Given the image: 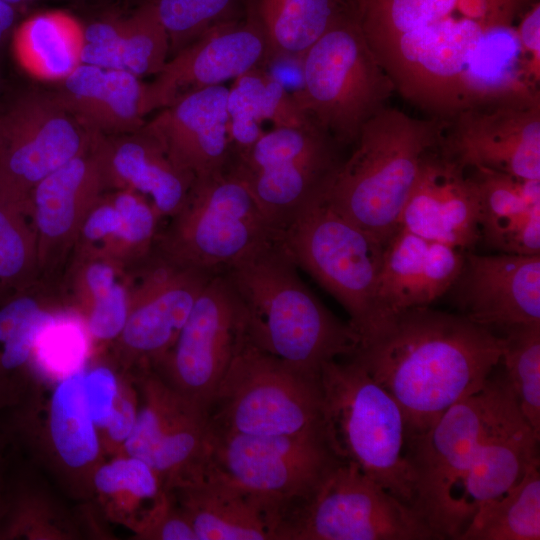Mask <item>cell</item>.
<instances>
[{"label": "cell", "mask_w": 540, "mask_h": 540, "mask_svg": "<svg viewBox=\"0 0 540 540\" xmlns=\"http://www.w3.org/2000/svg\"><path fill=\"white\" fill-rule=\"evenodd\" d=\"M319 377L247 342L210 406L211 429L257 436L322 431Z\"/></svg>", "instance_id": "cell-7"}, {"label": "cell", "mask_w": 540, "mask_h": 540, "mask_svg": "<svg viewBox=\"0 0 540 540\" xmlns=\"http://www.w3.org/2000/svg\"><path fill=\"white\" fill-rule=\"evenodd\" d=\"M439 144L422 157L418 174L401 211L398 228L462 252L482 238L477 184Z\"/></svg>", "instance_id": "cell-19"}, {"label": "cell", "mask_w": 540, "mask_h": 540, "mask_svg": "<svg viewBox=\"0 0 540 540\" xmlns=\"http://www.w3.org/2000/svg\"><path fill=\"white\" fill-rule=\"evenodd\" d=\"M138 406L139 396L132 376L130 374L119 376V389L113 413L107 424L98 431L104 457L121 454L135 426Z\"/></svg>", "instance_id": "cell-43"}, {"label": "cell", "mask_w": 540, "mask_h": 540, "mask_svg": "<svg viewBox=\"0 0 540 540\" xmlns=\"http://www.w3.org/2000/svg\"><path fill=\"white\" fill-rule=\"evenodd\" d=\"M130 375L139 406L121 454L144 461L171 491L209 457V412L174 390L150 367Z\"/></svg>", "instance_id": "cell-16"}, {"label": "cell", "mask_w": 540, "mask_h": 540, "mask_svg": "<svg viewBox=\"0 0 540 540\" xmlns=\"http://www.w3.org/2000/svg\"><path fill=\"white\" fill-rule=\"evenodd\" d=\"M223 274L242 302L251 345L313 376L356 350L355 330L310 291L278 239Z\"/></svg>", "instance_id": "cell-2"}, {"label": "cell", "mask_w": 540, "mask_h": 540, "mask_svg": "<svg viewBox=\"0 0 540 540\" xmlns=\"http://www.w3.org/2000/svg\"><path fill=\"white\" fill-rule=\"evenodd\" d=\"M1 288H3V286H2L1 283H0V289H1Z\"/></svg>", "instance_id": "cell-52"}, {"label": "cell", "mask_w": 540, "mask_h": 540, "mask_svg": "<svg viewBox=\"0 0 540 540\" xmlns=\"http://www.w3.org/2000/svg\"><path fill=\"white\" fill-rule=\"evenodd\" d=\"M83 367L57 378L45 404L44 420L16 414V429L38 436L58 473L76 491L90 493L91 477L105 459L100 436L82 389Z\"/></svg>", "instance_id": "cell-23"}, {"label": "cell", "mask_w": 540, "mask_h": 540, "mask_svg": "<svg viewBox=\"0 0 540 540\" xmlns=\"http://www.w3.org/2000/svg\"><path fill=\"white\" fill-rule=\"evenodd\" d=\"M267 57L265 37L249 17L244 15L222 23L174 54L146 84L147 114L185 94L223 85L227 80L263 67Z\"/></svg>", "instance_id": "cell-18"}, {"label": "cell", "mask_w": 540, "mask_h": 540, "mask_svg": "<svg viewBox=\"0 0 540 540\" xmlns=\"http://www.w3.org/2000/svg\"><path fill=\"white\" fill-rule=\"evenodd\" d=\"M353 9V0H245V15L265 37L267 60L277 55H304Z\"/></svg>", "instance_id": "cell-34"}, {"label": "cell", "mask_w": 540, "mask_h": 540, "mask_svg": "<svg viewBox=\"0 0 540 540\" xmlns=\"http://www.w3.org/2000/svg\"><path fill=\"white\" fill-rule=\"evenodd\" d=\"M465 253L397 228L384 246L369 327L385 316L429 306L452 289Z\"/></svg>", "instance_id": "cell-21"}, {"label": "cell", "mask_w": 540, "mask_h": 540, "mask_svg": "<svg viewBox=\"0 0 540 540\" xmlns=\"http://www.w3.org/2000/svg\"><path fill=\"white\" fill-rule=\"evenodd\" d=\"M540 434L523 416L510 393L467 472L453 512L451 539H457L483 504L515 485L539 457Z\"/></svg>", "instance_id": "cell-24"}, {"label": "cell", "mask_w": 540, "mask_h": 540, "mask_svg": "<svg viewBox=\"0 0 540 540\" xmlns=\"http://www.w3.org/2000/svg\"><path fill=\"white\" fill-rule=\"evenodd\" d=\"M525 77L536 88L540 80V3L535 1L523 13L516 29Z\"/></svg>", "instance_id": "cell-45"}, {"label": "cell", "mask_w": 540, "mask_h": 540, "mask_svg": "<svg viewBox=\"0 0 540 540\" xmlns=\"http://www.w3.org/2000/svg\"><path fill=\"white\" fill-rule=\"evenodd\" d=\"M107 186L145 197L160 218H170L183 205L195 179L180 169L160 143L142 128L96 140Z\"/></svg>", "instance_id": "cell-27"}, {"label": "cell", "mask_w": 540, "mask_h": 540, "mask_svg": "<svg viewBox=\"0 0 540 540\" xmlns=\"http://www.w3.org/2000/svg\"><path fill=\"white\" fill-rule=\"evenodd\" d=\"M165 28L173 56L208 30L245 15V0H142Z\"/></svg>", "instance_id": "cell-40"}, {"label": "cell", "mask_w": 540, "mask_h": 540, "mask_svg": "<svg viewBox=\"0 0 540 540\" xmlns=\"http://www.w3.org/2000/svg\"><path fill=\"white\" fill-rule=\"evenodd\" d=\"M35 0H28L29 4L33 3Z\"/></svg>", "instance_id": "cell-51"}, {"label": "cell", "mask_w": 540, "mask_h": 540, "mask_svg": "<svg viewBox=\"0 0 540 540\" xmlns=\"http://www.w3.org/2000/svg\"><path fill=\"white\" fill-rule=\"evenodd\" d=\"M504 331L500 360L505 366L503 376L523 416L540 434V322L518 324Z\"/></svg>", "instance_id": "cell-39"}, {"label": "cell", "mask_w": 540, "mask_h": 540, "mask_svg": "<svg viewBox=\"0 0 540 540\" xmlns=\"http://www.w3.org/2000/svg\"><path fill=\"white\" fill-rule=\"evenodd\" d=\"M80 536L76 520L46 488L28 479L5 487L0 540H75Z\"/></svg>", "instance_id": "cell-37"}, {"label": "cell", "mask_w": 540, "mask_h": 540, "mask_svg": "<svg viewBox=\"0 0 540 540\" xmlns=\"http://www.w3.org/2000/svg\"><path fill=\"white\" fill-rule=\"evenodd\" d=\"M130 294L117 281L87 300L85 324L91 338L99 342L117 340L129 311Z\"/></svg>", "instance_id": "cell-42"}, {"label": "cell", "mask_w": 540, "mask_h": 540, "mask_svg": "<svg viewBox=\"0 0 540 540\" xmlns=\"http://www.w3.org/2000/svg\"><path fill=\"white\" fill-rule=\"evenodd\" d=\"M28 216L25 207L0 197V283L18 291L39 266L36 233Z\"/></svg>", "instance_id": "cell-41"}, {"label": "cell", "mask_w": 540, "mask_h": 540, "mask_svg": "<svg viewBox=\"0 0 540 540\" xmlns=\"http://www.w3.org/2000/svg\"><path fill=\"white\" fill-rule=\"evenodd\" d=\"M440 149L465 168L540 180V95L519 89L468 105L450 118Z\"/></svg>", "instance_id": "cell-15"}, {"label": "cell", "mask_w": 540, "mask_h": 540, "mask_svg": "<svg viewBox=\"0 0 540 540\" xmlns=\"http://www.w3.org/2000/svg\"><path fill=\"white\" fill-rule=\"evenodd\" d=\"M339 148L317 125L276 127L264 132L246 151L233 154L229 167L279 236L323 197L342 162Z\"/></svg>", "instance_id": "cell-11"}, {"label": "cell", "mask_w": 540, "mask_h": 540, "mask_svg": "<svg viewBox=\"0 0 540 540\" xmlns=\"http://www.w3.org/2000/svg\"><path fill=\"white\" fill-rule=\"evenodd\" d=\"M540 461L533 459L521 479L482 506L457 540H539Z\"/></svg>", "instance_id": "cell-36"}, {"label": "cell", "mask_w": 540, "mask_h": 540, "mask_svg": "<svg viewBox=\"0 0 540 540\" xmlns=\"http://www.w3.org/2000/svg\"><path fill=\"white\" fill-rule=\"evenodd\" d=\"M319 378L322 432L334 457L413 506L406 421L397 401L350 357L324 363Z\"/></svg>", "instance_id": "cell-4"}, {"label": "cell", "mask_w": 540, "mask_h": 540, "mask_svg": "<svg viewBox=\"0 0 540 540\" xmlns=\"http://www.w3.org/2000/svg\"><path fill=\"white\" fill-rule=\"evenodd\" d=\"M3 1L11 4L12 6H14L19 11L29 5L28 0H3Z\"/></svg>", "instance_id": "cell-49"}, {"label": "cell", "mask_w": 540, "mask_h": 540, "mask_svg": "<svg viewBox=\"0 0 540 540\" xmlns=\"http://www.w3.org/2000/svg\"><path fill=\"white\" fill-rule=\"evenodd\" d=\"M53 92L30 90L0 115V197L27 209L32 189L97 137Z\"/></svg>", "instance_id": "cell-14"}, {"label": "cell", "mask_w": 540, "mask_h": 540, "mask_svg": "<svg viewBox=\"0 0 540 540\" xmlns=\"http://www.w3.org/2000/svg\"><path fill=\"white\" fill-rule=\"evenodd\" d=\"M481 237L504 253L540 254V180L473 168Z\"/></svg>", "instance_id": "cell-30"}, {"label": "cell", "mask_w": 540, "mask_h": 540, "mask_svg": "<svg viewBox=\"0 0 540 540\" xmlns=\"http://www.w3.org/2000/svg\"><path fill=\"white\" fill-rule=\"evenodd\" d=\"M154 262L130 294L127 320L117 338L124 374L151 368L166 354L202 289L214 276L159 256Z\"/></svg>", "instance_id": "cell-17"}, {"label": "cell", "mask_w": 540, "mask_h": 540, "mask_svg": "<svg viewBox=\"0 0 540 540\" xmlns=\"http://www.w3.org/2000/svg\"><path fill=\"white\" fill-rule=\"evenodd\" d=\"M54 318L28 294H17L0 303V412L15 413L40 393L35 350Z\"/></svg>", "instance_id": "cell-31"}, {"label": "cell", "mask_w": 540, "mask_h": 540, "mask_svg": "<svg viewBox=\"0 0 540 540\" xmlns=\"http://www.w3.org/2000/svg\"><path fill=\"white\" fill-rule=\"evenodd\" d=\"M452 288L461 315L483 327L540 322V254L466 252Z\"/></svg>", "instance_id": "cell-20"}, {"label": "cell", "mask_w": 540, "mask_h": 540, "mask_svg": "<svg viewBox=\"0 0 540 540\" xmlns=\"http://www.w3.org/2000/svg\"><path fill=\"white\" fill-rule=\"evenodd\" d=\"M371 50L461 10L485 14L480 0H353Z\"/></svg>", "instance_id": "cell-38"}, {"label": "cell", "mask_w": 540, "mask_h": 540, "mask_svg": "<svg viewBox=\"0 0 540 540\" xmlns=\"http://www.w3.org/2000/svg\"><path fill=\"white\" fill-rule=\"evenodd\" d=\"M90 494L97 496L106 516L139 534L170 501L158 474L144 461L126 454L103 460L94 470Z\"/></svg>", "instance_id": "cell-32"}, {"label": "cell", "mask_w": 540, "mask_h": 540, "mask_svg": "<svg viewBox=\"0 0 540 540\" xmlns=\"http://www.w3.org/2000/svg\"><path fill=\"white\" fill-rule=\"evenodd\" d=\"M228 92L226 86L216 85L185 94L159 109L142 129L193 177L222 170L231 159Z\"/></svg>", "instance_id": "cell-22"}, {"label": "cell", "mask_w": 540, "mask_h": 540, "mask_svg": "<svg viewBox=\"0 0 540 540\" xmlns=\"http://www.w3.org/2000/svg\"><path fill=\"white\" fill-rule=\"evenodd\" d=\"M209 459L274 515L277 540L284 520L338 461L322 431L257 436L212 430Z\"/></svg>", "instance_id": "cell-12"}, {"label": "cell", "mask_w": 540, "mask_h": 540, "mask_svg": "<svg viewBox=\"0 0 540 540\" xmlns=\"http://www.w3.org/2000/svg\"><path fill=\"white\" fill-rule=\"evenodd\" d=\"M19 12L11 4L0 0V50L15 30Z\"/></svg>", "instance_id": "cell-48"}, {"label": "cell", "mask_w": 540, "mask_h": 540, "mask_svg": "<svg viewBox=\"0 0 540 540\" xmlns=\"http://www.w3.org/2000/svg\"><path fill=\"white\" fill-rule=\"evenodd\" d=\"M83 27L62 11L31 15L14 30L21 64L37 77L59 81L81 64Z\"/></svg>", "instance_id": "cell-35"}, {"label": "cell", "mask_w": 540, "mask_h": 540, "mask_svg": "<svg viewBox=\"0 0 540 540\" xmlns=\"http://www.w3.org/2000/svg\"><path fill=\"white\" fill-rule=\"evenodd\" d=\"M394 91L354 7L305 52L303 89L292 95L304 113L342 147L355 144L363 125L386 107Z\"/></svg>", "instance_id": "cell-6"}, {"label": "cell", "mask_w": 540, "mask_h": 540, "mask_svg": "<svg viewBox=\"0 0 540 540\" xmlns=\"http://www.w3.org/2000/svg\"><path fill=\"white\" fill-rule=\"evenodd\" d=\"M303 56H273L266 61L263 68L288 92L297 94L303 89Z\"/></svg>", "instance_id": "cell-47"}, {"label": "cell", "mask_w": 540, "mask_h": 540, "mask_svg": "<svg viewBox=\"0 0 540 540\" xmlns=\"http://www.w3.org/2000/svg\"><path fill=\"white\" fill-rule=\"evenodd\" d=\"M169 219L156 239L158 256L214 275L279 237L229 166L196 177Z\"/></svg>", "instance_id": "cell-5"}, {"label": "cell", "mask_w": 540, "mask_h": 540, "mask_svg": "<svg viewBox=\"0 0 540 540\" xmlns=\"http://www.w3.org/2000/svg\"><path fill=\"white\" fill-rule=\"evenodd\" d=\"M57 82L52 92L96 135L136 132L146 122V84L131 73L81 63Z\"/></svg>", "instance_id": "cell-28"}, {"label": "cell", "mask_w": 540, "mask_h": 540, "mask_svg": "<svg viewBox=\"0 0 540 540\" xmlns=\"http://www.w3.org/2000/svg\"><path fill=\"white\" fill-rule=\"evenodd\" d=\"M170 55L168 34L153 9L140 3L130 14L108 15L83 27L81 63L156 76Z\"/></svg>", "instance_id": "cell-29"}, {"label": "cell", "mask_w": 540, "mask_h": 540, "mask_svg": "<svg viewBox=\"0 0 540 540\" xmlns=\"http://www.w3.org/2000/svg\"><path fill=\"white\" fill-rule=\"evenodd\" d=\"M503 336L463 315L426 307L375 321L350 358L399 404L406 439L477 393L501 360Z\"/></svg>", "instance_id": "cell-1"}, {"label": "cell", "mask_w": 540, "mask_h": 540, "mask_svg": "<svg viewBox=\"0 0 540 540\" xmlns=\"http://www.w3.org/2000/svg\"><path fill=\"white\" fill-rule=\"evenodd\" d=\"M279 243L347 311L359 336L374 316V295L385 243L361 229L322 198L279 235Z\"/></svg>", "instance_id": "cell-9"}, {"label": "cell", "mask_w": 540, "mask_h": 540, "mask_svg": "<svg viewBox=\"0 0 540 540\" xmlns=\"http://www.w3.org/2000/svg\"><path fill=\"white\" fill-rule=\"evenodd\" d=\"M447 120L420 119L384 107L361 128L351 155L331 176L322 199L386 242L398 228L423 155L437 146Z\"/></svg>", "instance_id": "cell-3"}, {"label": "cell", "mask_w": 540, "mask_h": 540, "mask_svg": "<svg viewBox=\"0 0 540 540\" xmlns=\"http://www.w3.org/2000/svg\"><path fill=\"white\" fill-rule=\"evenodd\" d=\"M82 389L90 416L98 431L109 421L117 399L119 376L108 366L97 365L82 371Z\"/></svg>", "instance_id": "cell-44"}, {"label": "cell", "mask_w": 540, "mask_h": 540, "mask_svg": "<svg viewBox=\"0 0 540 540\" xmlns=\"http://www.w3.org/2000/svg\"><path fill=\"white\" fill-rule=\"evenodd\" d=\"M231 155L250 148L265 132L266 122L276 127L316 125L293 95L263 67L234 79L227 98Z\"/></svg>", "instance_id": "cell-33"}, {"label": "cell", "mask_w": 540, "mask_h": 540, "mask_svg": "<svg viewBox=\"0 0 540 540\" xmlns=\"http://www.w3.org/2000/svg\"><path fill=\"white\" fill-rule=\"evenodd\" d=\"M510 393L504 376L489 377L480 391L452 405L422 433L406 439L413 507L440 539L451 538L462 482Z\"/></svg>", "instance_id": "cell-8"}, {"label": "cell", "mask_w": 540, "mask_h": 540, "mask_svg": "<svg viewBox=\"0 0 540 540\" xmlns=\"http://www.w3.org/2000/svg\"><path fill=\"white\" fill-rule=\"evenodd\" d=\"M440 539L423 516L352 464L337 461L282 523L278 540Z\"/></svg>", "instance_id": "cell-10"}, {"label": "cell", "mask_w": 540, "mask_h": 540, "mask_svg": "<svg viewBox=\"0 0 540 540\" xmlns=\"http://www.w3.org/2000/svg\"><path fill=\"white\" fill-rule=\"evenodd\" d=\"M135 538L141 540H197L189 519L174 495L171 501Z\"/></svg>", "instance_id": "cell-46"}, {"label": "cell", "mask_w": 540, "mask_h": 540, "mask_svg": "<svg viewBox=\"0 0 540 540\" xmlns=\"http://www.w3.org/2000/svg\"><path fill=\"white\" fill-rule=\"evenodd\" d=\"M95 144L42 179L29 194L27 210L36 233L39 266L78 237L86 214L107 186Z\"/></svg>", "instance_id": "cell-26"}, {"label": "cell", "mask_w": 540, "mask_h": 540, "mask_svg": "<svg viewBox=\"0 0 540 540\" xmlns=\"http://www.w3.org/2000/svg\"><path fill=\"white\" fill-rule=\"evenodd\" d=\"M197 540H277L278 522L209 459L171 490Z\"/></svg>", "instance_id": "cell-25"}, {"label": "cell", "mask_w": 540, "mask_h": 540, "mask_svg": "<svg viewBox=\"0 0 540 540\" xmlns=\"http://www.w3.org/2000/svg\"><path fill=\"white\" fill-rule=\"evenodd\" d=\"M247 342L242 302L219 273L206 283L173 346L151 369L209 412L225 373Z\"/></svg>", "instance_id": "cell-13"}, {"label": "cell", "mask_w": 540, "mask_h": 540, "mask_svg": "<svg viewBox=\"0 0 540 540\" xmlns=\"http://www.w3.org/2000/svg\"><path fill=\"white\" fill-rule=\"evenodd\" d=\"M4 490H5V486L3 484L2 474L0 470V509H1V503L3 499Z\"/></svg>", "instance_id": "cell-50"}]
</instances>
